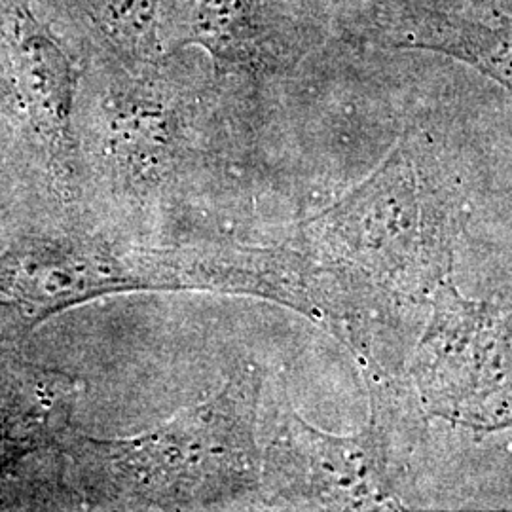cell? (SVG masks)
Segmentation results:
<instances>
[{"label":"cell","mask_w":512,"mask_h":512,"mask_svg":"<svg viewBox=\"0 0 512 512\" xmlns=\"http://www.w3.org/2000/svg\"><path fill=\"white\" fill-rule=\"evenodd\" d=\"M256 395L255 378H243L219 401L133 439H92L69 429L54 444L61 475L92 507L183 505L213 476V459H253V440L215 442L220 431L255 418Z\"/></svg>","instance_id":"cell-1"},{"label":"cell","mask_w":512,"mask_h":512,"mask_svg":"<svg viewBox=\"0 0 512 512\" xmlns=\"http://www.w3.org/2000/svg\"><path fill=\"white\" fill-rule=\"evenodd\" d=\"M188 258L116 247L78 230L16 239L0 251V342H23L55 313L103 294L190 287Z\"/></svg>","instance_id":"cell-2"},{"label":"cell","mask_w":512,"mask_h":512,"mask_svg":"<svg viewBox=\"0 0 512 512\" xmlns=\"http://www.w3.org/2000/svg\"><path fill=\"white\" fill-rule=\"evenodd\" d=\"M323 37L317 0H190L177 48L200 46L220 74L291 71Z\"/></svg>","instance_id":"cell-3"},{"label":"cell","mask_w":512,"mask_h":512,"mask_svg":"<svg viewBox=\"0 0 512 512\" xmlns=\"http://www.w3.org/2000/svg\"><path fill=\"white\" fill-rule=\"evenodd\" d=\"M10 63L16 105L46 167L48 188L71 198L78 175L73 137L76 73L54 38L25 8L12 23Z\"/></svg>","instance_id":"cell-4"},{"label":"cell","mask_w":512,"mask_h":512,"mask_svg":"<svg viewBox=\"0 0 512 512\" xmlns=\"http://www.w3.org/2000/svg\"><path fill=\"white\" fill-rule=\"evenodd\" d=\"M366 40L382 48L427 50L473 65L511 90V23L490 25L461 12L410 2H389L363 31Z\"/></svg>","instance_id":"cell-5"},{"label":"cell","mask_w":512,"mask_h":512,"mask_svg":"<svg viewBox=\"0 0 512 512\" xmlns=\"http://www.w3.org/2000/svg\"><path fill=\"white\" fill-rule=\"evenodd\" d=\"M82 382L25 359L0 363V476L69 431Z\"/></svg>","instance_id":"cell-6"},{"label":"cell","mask_w":512,"mask_h":512,"mask_svg":"<svg viewBox=\"0 0 512 512\" xmlns=\"http://www.w3.org/2000/svg\"><path fill=\"white\" fill-rule=\"evenodd\" d=\"M101 33L124 54L147 55L156 44L160 0H84Z\"/></svg>","instance_id":"cell-7"}]
</instances>
